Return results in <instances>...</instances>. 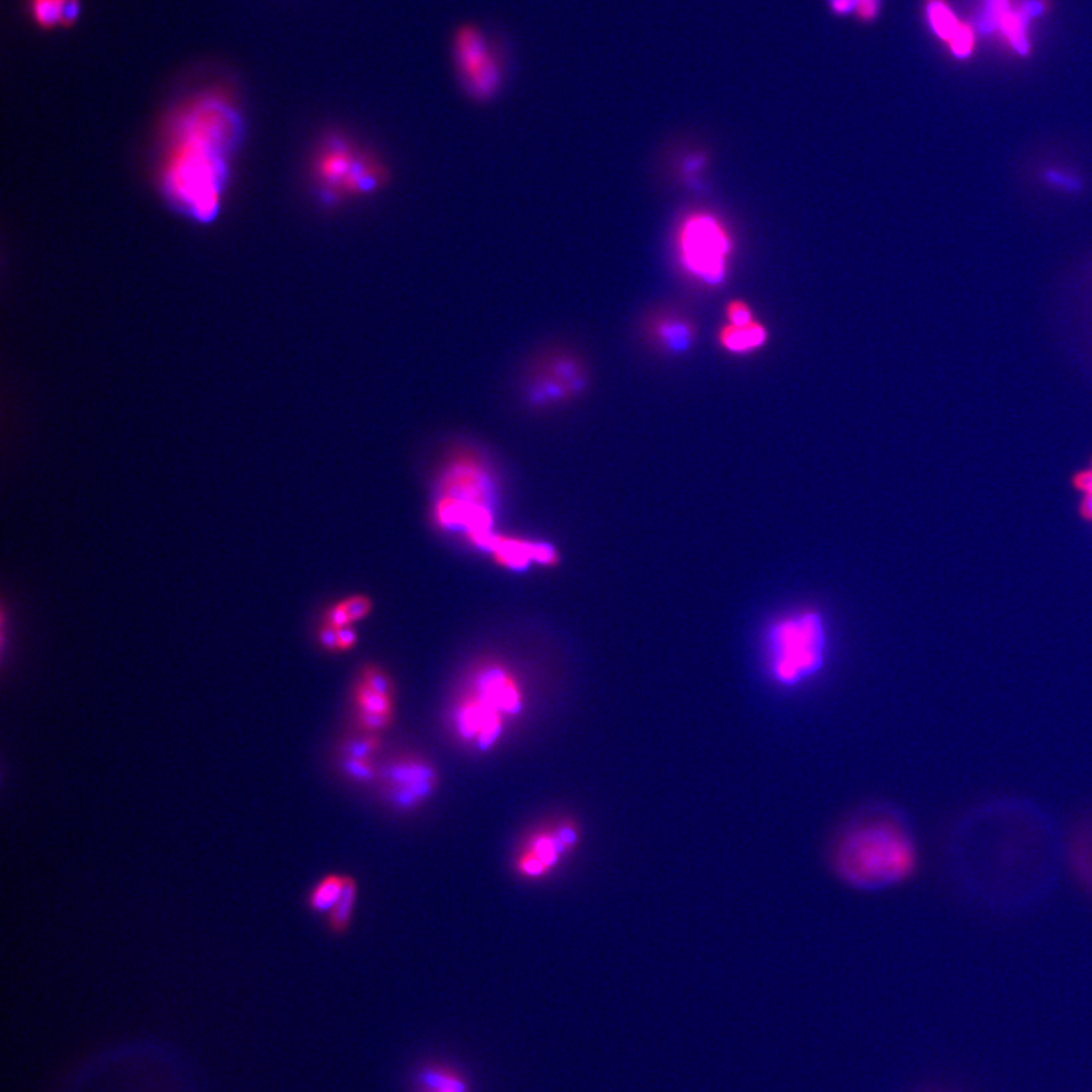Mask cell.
Instances as JSON below:
<instances>
[{
    "instance_id": "1",
    "label": "cell",
    "mask_w": 1092,
    "mask_h": 1092,
    "mask_svg": "<svg viewBox=\"0 0 1092 1092\" xmlns=\"http://www.w3.org/2000/svg\"><path fill=\"white\" fill-rule=\"evenodd\" d=\"M242 135V119L229 97L207 92L187 100L170 120L163 189L171 206L191 219L219 212L228 158Z\"/></svg>"
},
{
    "instance_id": "2",
    "label": "cell",
    "mask_w": 1092,
    "mask_h": 1092,
    "mask_svg": "<svg viewBox=\"0 0 1092 1092\" xmlns=\"http://www.w3.org/2000/svg\"><path fill=\"white\" fill-rule=\"evenodd\" d=\"M829 861L832 873L845 886L881 893L912 879L918 870V845L899 813L867 809L838 833Z\"/></svg>"
},
{
    "instance_id": "3",
    "label": "cell",
    "mask_w": 1092,
    "mask_h": 1092,
    "mask_svg": "<svg viewBox=\"0 0 1092 1092\" xmlns=\"http://www.w3.org/2000/svg\"><path fill=\"white\" fill-rule=\"evenodd\" d=\"M831 653V624L819 609H790L768 621L761 631V670L780 692L812 685L824 674Z\"/></svg>"
},
{
    "instance_id": "4",
    "label": "cell",
    "mask_w": 1092,
    "mask_h": 1092,
    "mask_svg": "<svg viewBox=\"0 0 1092 1092\" xmlns=\"http://www.w3.org/2000/svg\"><path fill=\"white\" fill-rule=\"evenodd\" d=\"M313 180L326 207L358 202L378 196L392 183L387 158L345 132H329L317 145Z\"/></svg>"
},
{
    "instance_id": "5",
    "label": "cell",
    "mask_w": 1092,
    "mask_h": 1092,
    "mask_svg": "<svg viewBox=\"0 0 1092 1092\" xmlns=\"http://www.w3.org/2000/svg\"><path fill=\"white\" fill-rule=\"evenodd\" d=\"M591 384L585 356L565 343L548 345L527 362L523 375V400L530 410L547 411L582 398Z\"/></svg>"
},
{
    "instance_id": "6",
    "label": "cell",
    "mask_w": 1092,
    "mask_h": 1092,
    "mask_svg": "<svg viewBox=\"0 0 1092 1092\" xmlns=\"http://www.w3.org/2000/svg\"><path fill=\"white\" fill-rule=\"evenodd\" d=\"M676 245L680 266L696 283L715 288L727 281L734 236L716 214L689 213L677 229Z\"/></svg>"
},
{
    "instance_id": "7",
    "label": "cell",
    "mask_w": 1092,
    "mask_h": 1092,
    "mask_svg": "<svg viewBox=\"0 0 1092 1092\" xmlns=\"http://www.w3.org/2000/svg\"><path fill=\"white\" fill-rule=\"evenodd\" d=\"M453 63L463 95L478 105L494 102L504 87L505 63L498 44L476 25L454 32Z\"/></svg>"
},
{
    "instance_id": "8",
    "label": "cell",
    "mask_w": 1092,
    "mask_h": 1092,
    "mask_svg": "<svg viewBox=\"0 0 1092 1092\" xmlns=\"http://www.w3.org/2000/svg\"><path fill=\"white\" fill-rule=\"evenodd\" d=\"M439 497L491 505V476L474 453L459 451L446 462L439 479Z\"/></svg>"
},
{
    "instance_id": "9",
    "label": "cell",
    "mask_w": 1092,
    "mask_h": 1092,
    "mask_svg": "<svg viewBox=\"0 0 1092 1092\" xmlns=\"http://www.w3.org/2000/svg\"><path fill=\"white\" fill-rule=\"evenodd\" d=\"M384 779L388 799L400 809H411L419 805L433 792L437 784L434 768L417 759L394 761L385 770Z\"/></svg>"
},
{
    "instance_id": "10",
    "label": "cell",
    "mask_w": 1092,
    "mask_h": 1092,
    "mask_svg": "<svg viewBox=\"0 0 1092 1092\" xmlns=\"http://www.w3.org/2000/svg\"><path fill=\"white\" fill-rule=\"evenodd\" d=\"M925 18L932 34L956 60H968L974 54V28L958 18L948 0H925Z\"/></svg>"
},
{
    "instance_id": "11",
    "label": "cell",
    "mask_w": 1092,
    "mask_h": 1092,
    "mask_svg": "<svg viewBox=\"0 0 1092 1092\" xmlns=\"http://www.w3.org/2000/svg\"><path fill=\"white\" fill-rule=\"evenodd\" d=\"M492 708L504 716L520 715L523 711V690L507 667L486 665L479 667L472 682V689Z\"/></svg>"
},
{
    "instance_id": "12",
    "label": "cell",
    "mask_w": 1092,
    "mask_h": 1092,
    "mask_svg": "<svg viewBox=\"0 0 1092 1092\" xmlns=\"http://www.w3.org/2000/svg\"><path fill=\"white\" fill-rule=\"evenodd\" d=\"M1038 9L1030 6H1016L1012 0H988V22L1001 35L1007 46L1016 54L1027 55L1030 52V40L1027 29L1029 19Z\"/></svg>"
},
{
    "instance_id": "13",
    "label": "cell",
    "mask_w": 1092,
    "mask_h": 1092,
    "mask_svg": "<svg viewBox=\"0 0 1092 1092\" xmlns=\"http://www.w3.org/2000/svg\"><path fill=\"white\" fill-rule=\"evenodd\" d=\"M648 336L660 349L673 355L688 354L696 339L695 325L686 317L663 314L648 325Z\"/></svg>"
},
{
    "instance_id": "14",
    "label": "cell",
    "mask_w": 1092,
    "mask_h": 1092,
    "mask_svg": "<svg viewBox=\"0 0 1092 1092\" xmlns=\"http://www.w3.org/2000/svg\"><path fill=\"white\" fill-rule=\"evenodd\" d=\"M413 1092H472L465 1072L445 1062H426L414 1069Z\"/></svg>"
},
{
    "instance_id": "15",
    "label": "cell",
    "mask_w": 1092,
    "mask_h": 1092,
    "mask_svg": "<svg viewBox=\"0 0 1092 1092\" xmlns=\"http://www.w3.org/2000/svg\"><path fill=\"white\" fill-rule=\"evenodd\" d=\"M537 543L521 537L504 536V534L492 533L489 537L488 551L499 568L507 570H525L531 563H536Z\"/></svg>"
},
{
    "instance_id": "16",
    "label": "cell",
    "mask_w": 1092,
    "mask_h": 1092,
    "mask_svg": "<svg viewBox=\"0 0 1092 1092\" xmlns=\"http://www.w3.org/2000/svg\"><path fill=\"white\" fill-rule=\"evenodd\" d=\"M83 12L81 0H29V14L41 29L70 28Z\"/></svg>"
},
{
    "instance_id": "17",
    "label": "cell",
    "mask_w": 1092,
    "mask_h": 1092,
    "mask_svg": "<svg viewBox=\"0 0 1092 1092\" xmlns=\"http://www.w3.org/2000/svg\"><path fill=\"white\" fill-rule=\"evenodd\" d=\"M718 342L724 351L734 355L754 354L768 342V330L763 323L754 322L747 325L725 323L718 333Z\"/></svg>"
},
{
    "instance_id": "18",
    "label": "cell",
    "mask_w": 1092,
    "mask_h": 1092,
    "mask_svg": "<svg viewBox=\"0 0 1092 1092\" xmlns=\"http://www.w3.org/2000/svg\"><path fill=\"white\" fill-rule=\"evenodd\" d=\"M1069 848L1075 876L1092 893V819L1075 831Z\"/></svg>"
},
{
    "instance_id": "19",
    "label": "cell",
    "mask_w": 1092,
    "mask_h": 1092,
    "mask_svg": "<svg viewBox=\"0 0 1092 1092\" xmlns=\"http://www.w3.org/2000/svg\"><path fill=\"white\" fill-rule=\"evenodd\" d=\"M372 611L374 601L368 595H352L330 609L326 624L336 628L352 627L355 622L368 618Z\"/></svg>"
},
{
    "instance_id": "20",
    "label": "cell",
    "mask_w": 1092,
    "mask_h": 1092,
    "mask_svg": "<svg viewBox=\"0 0 1092 1092\" xmlns=\"http://www.w3.org/2000/svg\"><path fill=\"white\" fill-rule=\"evenodd\" d=\"M524 850L536 855L550 871H553L560 861L568 855L554 829H543V831L533 833L525 842Z\"/></svg>"
},
{
    "instance_id": "21",
    "label": "cell",
    "mask_w": 1092,
    "mask_h": 1092,
    "mask_svg": "<svg viewBox=\"0 0 1092 1092\" xmlns=\"http://www.w3.org/2000/svg\"><path fill=\"white\" fill-rule=\"evenodd\" d=\"M825 3L836 18H853L864 25L874 24L883 8V0H825Z\"/></svg>"
},
{
    "instance_id": "22",
    "label": "cell",
    "mask_w": 1092,
    "mask_h": 1092,
    "mask_svg": "<svg viewBox=\"0 0 1092 1092\" xmlns=\"http://www.w3.org/2000/svg\"><path fill=\"white\" fill-rule=\"evenodd\" d=\"M356 715L394 716V695L371 688L358 679L354 689Z\"/></svg>"
},
{
    "instance_id": "23",
    "label": "cell",
    "mask_w": 1092,
    "mask_h": 1092,
    "mask_svg": "<svg viewBox=\"0 0 1092 1092\" xmlns=\"http://www.w3.org/2000/svg\"><path fill=\"white\" fill-rule=\"evenodd\" d=\"M345 886V876L329 874L313 887L309 897L311 910L317 913H330L339 902Z\"/></svg>"
},
{
    "instance_id": "24",
    "label": "cell",
    "mask_w": 1092,
    "mask_h": 1092,
    "mask_svg": "<svg viewBox=\"0 0 1092 1092\" xmlns=\"http://www.w3.org/2000/svg\"><path fill=\"white\" fill-rule=\"evenodd\" d=\"M356 900V881L354 877L345 876V886L339 902L329 916L330 930L336 935H343L349 929L352 922V913Z\"/></svg>"
},
{
    "instance_id": "25",
    "label": "cell",
    "mask_w": 1092,
    "mask_h": 1092,
    "mask_svg": "<svg viewBox=\"0 0 1092 1092\" xmlns=\"http://www.w3.org/2000/svg\"><path fill=\"white\" fill-rule=\"evenodd\" d=\"M360 680H363V682H365L366 685L371 686V688L380 690V692L388 693V695H394V682H392V679L391 677H388V674L385 673V670L382 669V667L380 666H363L362 676H360Z\"/></svg>"
},
{
    "instance_id": "26",
    "label": "cell",
    "mask_w": 1092,
    "mask_h": 1092,
    "mask_svg": "<svg viewBox=\"0 0 1092 1092\" xmlns=\"http://www.w3.org/2000/svg\"><path fill=\"white\" fill-rule=\"evenodd\" d=\"M380 747V738L369 734V737L349 742L348 747L345 748V754L346 757H354V759H371L372 754L377 753Z\"/></svg>"
},
{
    "instance_id": "27",
    "label": "cell",
    "mask_w": 1092,
    "mask_h": 1092,
    "mask_svg": "<svg viewBox=\"0 0 1092 1092\" xmlns=\"http://www.w3.org/2000/svg\"><path fill=\"white\" fill-rule=\"evenodd\" d=\"M514 868H517V871L521 876L527 877V879H539V877L547 876L548 873H551L536 855L531 854L530 851L527 850L521 851L520 857L517 859V864H514Z\"/></svg>"
},
{
    "instance_id": "28",
    "label": "cell",
    "mask_w": 1092,
    "mask_h": 1092,
    "mask_svg": "<svg viewBox=\"0 0 1092 1092\" xmlns=\"http://www.w3.org/2000/svg\"><path fill=\"white\" fill-rule=\"evenodd\" d=\"M343 768H345L346 774L352 777L358 782H369V780L377 777V767L371 759H354V757H346L343 761Z\"/></svg>"
},
{
    "instance_id": "29",
    "label": "cell",
    "mask_w": 1092,
    "mask_h": 1092,
    "mask_svg": "<svg viewBox=\"0 0 1092 1092\" xmlns=\"http://www.w3.org/2000/svg\"><path fill=\"white\" fill-rule=\"evenodd\" d=\"M725 317L730 325H747L754 322V311L748 303L742 300H734L725 307Z\"/></svg>"
},
{
    "instance_id": "30",
    "label": "cell",
    "mask_w": 1092,
    "mask_h": 1092,
    "mask_svg": "<svg viewBox=\"0 0 1092 1092\" xmlns=\"http://www.w3.org/2000/svg\"><path fill=\"white\" fill-rule=\"evenodd\" d=\"M557 838L562 842L563 848L566 853H572L575 850L576 845L580 842V828L573 819H563L559 824L554 828Z\"/></svg>"
},
{
    "instance_id": "31",
    "label": "cell",
    "mask_w": 1092,
    "mask_h": 1092,
    "mask_svg": "<svg viewBox=\"0 0 1092 1092\" xmlns=\"http://www.w3.org/2000/svg\"><path fill=\"white\" fill-rule=\"evenodd\" d=\"M1074 486L1079 491L1084 492L1085 495L1081 507L1082 514H1084L1087 520H1092V469L1075 475Z\"/></svg>"
},
{
    "instance_id": "32",
    "label": "cell",
    "mask_w": 1092,
    "mask_h": 1092,
    "mask_svg": "<svg viewBox=\"0 0 1092 1092\" xmlns=\"http://www.w3.org/2000/svg\"><path fill=\"white\" fill-rule=\"evenodd\" d=\"M706 161H708V155L703 154V152H693V154L686 157L685 163H683V175H685L688 183H695L696 175L705 170Z\"/></svg>"
},
{
    "instance_id": "33",
    "label": "cell",
    "mask_w": 1092,
    "mask_h": 1092,
    "mask_svg": "<svg viewBox=\"0 0 1092 1092\" xmlns=\"http://www.w3.org/2000/svg\"><path fill=\"white\" fill-rule=\"evenodd\" d=\"M319 642L326 651H332V653L339 651V628L325 624V627L320 630Z\"/></svg>"
},
{
    "instance_id": "34",
    "label": "cell",
    "mask_w": 1092,
    "mask_h": 1092,
    "mask_svg": "<svg viewBox=\"0 0 1092 1092\" xmlns=\"http://www.w3.org/2000/svg\"><path fill=\"white\" fill-rule=\"evenodd\" d=\"M358 636L356 631L352 627L339 628V651L340 653H346L351 651L355 647Z\"/></svg>"
}]
</instances>
